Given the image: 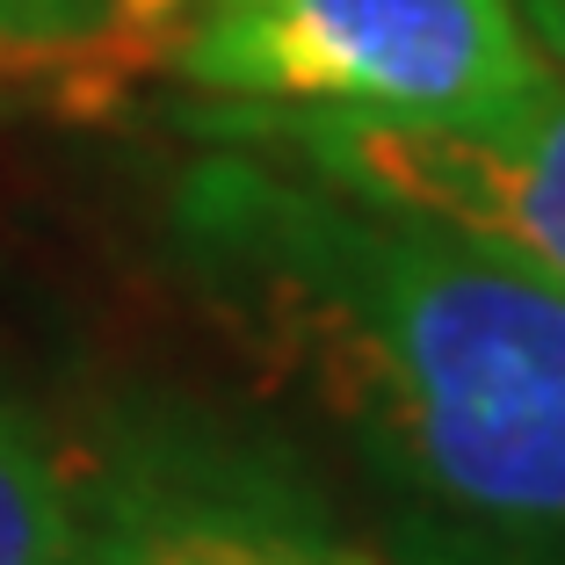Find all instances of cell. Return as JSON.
Listing matches in <instances>:
<instances>
[{
    "mask_svg": "<svg viewBox=\"0 0 565 565\" xmlns=\"http://www.w3.org/2000/svg\"><path fill=\"white\" fill-rule=\"evenodd\" d=\"M167 254L349 457L392 565H565V290L254 146L167 182Z\"/></svg>",
    "mask_w": 565,
    "mask_h": 565,
    "instance_id": "obj_1",
    "label": "cell"
},
{
    "mask_svg": "<svg viewBox=\"0 0 565 565\" xmlns=\"http://www.w3.org/2000/svg\"><path fill=\"white\" fill-rule=\"evenodd\" d=\"M160 66L217 109L479 124L551 58L515 0H174Z\"/></svg>",
    "mask_w": 565,
    "mask_h": 565,
    "instance_id": "obj_2",
    "label": "cell"
},
{
    "mask_svg": "<svg viewBox=\"0 0 565 565\" xmlns=\"http://www.w3.org/2000/svg\"><path fill=\"white\" fill-rule=\"evenodd\" d=\"M73 471L87 565H392L276 435L174 392L117 399Z\"/></svg>",
    "mask_w": 565,
    "mask_h": 565,
    "instance_id": "obj_3",
    "label": "cell"
},
{
    "mask_svg": "<svg viewBox=\"0 0 565 565\" xmlns=\"http://www.w3.org/2000/svg\"><path fill=\"white\" fill-rule=\"evenodd\" d=\"M203 138L254 146L312 182L392 211L435 217L500 262L565 290V73L551 66L522 102L479 124H363L298 109H189Z\"/></svg>",
    "mask_w": 565,
    "mask_h": 565,
    "instance_id": "obj_4",
    "label": "cell"
},
{
    "mask_svg": "<svg viewBox=\"0 0 565 565\" xmlns=\"http://www.w3.org/2000/svg\"><path fill=\"white\" fill-rule=\"evenodd\" d=\"M0 565H87L81 471L0 384Z\"/></svg>",
    "mask_w": 565,
    "mask_h": 565,
    "instance_id": "obj_5",
    "label": "cell"
},
{
    "mask_svg": "<svg viewBox=\"0 0 565 565\" xmlns=\"http://www.w3.org/2000/svg\"><path fill=\"white\" fill-rule=\"evenodd\" d=\"M174 0H0V44L30 66H124L160 58Z\"/></svg>",
    "mask_w": 565,
    "mask_h": 565,
    "instance_id": "obj_6",
    "label": "cell"
},
{
    "mask_svg": "<svg viewBox=\"0 0 565 565\" xmlns=\"http://www.w3.org/2000/svg\"><path fill=\"white\" fill-rule=\"evenodd\" d=\"M515 8H522V30L536 36V51L565 73V0H515Z\"/></svg>",
    "mask_w": 565,
    "mask_h": 565,
    "instance_id": "obj_7",
    "label": "cell"
},
{
    "mask_svg": "<svg viewBox=\"0 0 565 565\" xmlns=\"http://www.w3.org/2000/svg\"><path fill=\"white\" fill-rule=\"evenodd\" d=\"M0 66H15V58H8V51H0Z\"/></svg>",
    "mask_w": 565,
    "mask_h": 565,
    "instance_id": "obj_8",
    "label": "cell"
}]
</instances>
